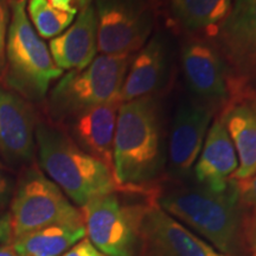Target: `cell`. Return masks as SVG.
<instances>
[{
    "mask_svg": "<svg viewBox=\"0 0 256 256\" xmlns=\"http://www.w3.org/2000/svg\"><path fill=\"white\" fill-rule=\"evenodd\" d=\"M0 168H2V162H0Z\"/></svg>",
    "mask_w": 256,
    "mask_h": 256,
    "instance_id": "obj_30",
    "label": "cell"
},
{
    "mask_svg": "<svg viewBox=\"0 0 256 256\" xmlns=\"http://www.w3.org/2000/svg\"><path fill=\"white\" fill-rule=\"evenodd\" d=\"M98 50L130 56L152 36L154 12L148 0H96Z\"/></svg>",
    "mask_w": 256,
    "mask_h": 256,
    "instance_id": "obj_8",
    "label": "cell"
},
{
    "mask_svg": "<svg viewBox=\"0 0 256 256\" xmlns=\"http://www.w3.org/2000/svg\"><path fill=\"white\" fill-rule=\"evenodd\" d=\"M28 17L34 30L43 38H55L72 24L78 10L64 11L54 6L49 0H28Z\"/></svg>",
    "mask_w": 256,
    "mask_h": 256,
    "instance_id": "obj_21",
    "label": "cell"
},
{
    "mask_svg": "<svg viewBox=\"0 0 256 256\" xmlns=\"http://www.w3.org/2000/svg\"><path fill=\"white\" fill-rule=\"evenodd\" d=\"M12 232L8 214H0V243L11 240Z\"/></svg>",
    "mask_w": 256,
    "mask_h": 256,
    "instance_id": "obj_26",
    "label": "cell"
},
{
    "mask_svg": "<svg viewBox=\"0 0 256 256\" xmlns=\"http://www.w3.org/2000/svg\"><path fill=\"white\" fill-rule=\"evenodd\" d=\"M156 203L168 215L203 236L222 254L232 256L238 252L244 210L234 179L220 192L198 183L172 184L168 188L158 186Z\"/></svg>",
    "mask_w": 256,
    "mask_h": 256,
    "instance_id": "obj_2",
    "label": "cell"
},
{
    "mask_svg": "<svg viewBox=\"0 0 256 256\" xmlns=\"http://www.w3.org/2000/svg\"><path fill=\"white\" fill-rule=\"evenodd\" d=\"M238 168V158L228 130L217 116L208 130L203 150L194 166L198 184L220 192L229 186Z\"/></svg>",
    "mask_w": 256,
    "mask_h": 256,
    "instance_id": "obj_18",
    "label": "cell"
},
{
    "mask_svg": "<svg viewBox=\"0 0 256 256\" xmlns=\"http://www.w3.org/2000/svg\"><path fill=\"white\" fill-rule=\"evenodd\" d=\"M34 140L44 172L78 206L96 197L122 190L110 168L80 148L60 128L37 124Z\"/></svg>",
    "mask_w": 256,
    "mask_h": 256,
    "instance_id": "obj_3",
    "label": "cell"
},
{
    "mask_svg": "<svg viewBox=\"0 0 256 256\" xmlns=\"http://www.w3.org/2000/svg\"><path fill=\"white\" fill-rule=\"evenodd\" d=\"M62 72L28 19L26 0H11L2 76L6 88L25 100L40 101L46 98L51 82L60 78Z\"/></svg>",
    "mask_w": 256,
    "mask_h": 256,
    "instance_id": "obj_4",
    "label": "cell"
},
{
    "mask_svg": "<svg viewBox=\"0 0 256 256\" xmlns=\"http://www.w3.org/2000/svg\"><path fill=\"white\" fill-rule=\"evenodd\" d=\"M10 20H11V2L0 0V80H2L5 72V50Z\"/></svg>",
    "mask_w": 256,
    "mask_h": 256,
    "instance_id": "obj_23",
    "label": "cell"
},
{
    "mask_svg": "<svg viewBox=\"0 0 256 256\" xmlns=\"http://www.w3.org/2000/svg\"><path fill=\"white\" fill-rule=\"evenodd\" d=\"M168 69L170 43L164 34L158 32L130 60L120 92L121 104L154 95L165 84Z\"/></svg>",
    "mask_w": 256,
    "mask_h": 256,
    "instance_id": "obj_15",
    "label": "cell"
},
{
    "mask_svg": "<svg viewBox=\"0 0 256 256\" xmlns=\"http://www.w3.org/2000/svg\"><path fill=\"white\" fill-rule=\"evenodd\" d=\"M50 54L57 68L76 72L90 64L98 52V17L95 6L81 8L78 18L63 34L50 40Z\"/></svg>",
    "mask_w": 256,
    "mask_h": 256,
    "instance_id": "obj_17",
    "label": "cell"
},
{
    "mask_svg": "<svg viewBox=\"0 0 256 256\" xmlns=\"http://www.w3.org/2000/svg\"><path fill=\"white\" fill-rule=\"evenodd\" d=\"M121 102L104 104L69 118L70 138L86 153L113 171L114 136Z\"/></svg>",
    "mask_w": 256,
    "mask_h": 256,
    "instance_id": "obj_16",
    "label": "cell"
},
{
    "mask_svg": "<svg viewBox=\"0 0 256 256\" xmlns=\"http://www.w3.org/2000/svg\"><path fill=\"white\" fill-rule=\"evenodd\" d=\"M11 240L52 226H84L81 209L70 203L64 192L40 170L28 168L11 202Z\"/></svg>",
    "mask_w": 256,
    "mask_h": 256,
    "instance_id": "obj_7",
    "label": "cell"
},
{
    "mask_svg": "<svg viewBox=\"0 0 256 256\" xmlns=\"http://www.w3.org/2000/svg\"><path fill=\"white\" fill-rule=\"evenodd\" d=\"M14 194V184L12 180L4 172L0 171V210L8 206Z\"/></svg>",
    "mask_w": 256,
    "mask_h": 256,
    "instance_id": "obj_25",
    "label": "cell"
},
{
    "mask_svg": "<svg viewBox=\"0 0 256 256\" xmlns=\"http://www.w3.org/2000/svg\"><path fill=\"white\" fill-rule=\"evenodd\" d=\"M84 226H52L14 240L18 256H60L84 238Z\"/></svg>",
    "mask_w": 256,
    "mask_h": 256,
    "instance_id": "obj_20",
    "label": "cell"
},
{
    "mask_svg": "<svg viewBox=\"0 0 256 256\" xmlns=\"http://www.w3.org/2000/svg\"><path fill=\"white\" fill-rule=\"evenodd\" d=\"M234 0H170L171 14L185 31L215 36L232 11Z\"/></svg>",
    "mask_w": 256,
    "mask_h": 256,
    "instance_id": "obj_19",
    "label": "cell"
},
{
    "mask_svg": "<svg viewBox=\"0 0 256 256\" xmlns=\"http://www.w3.org/2000/svg\"><path fill=\"white\" fill-rule=\"evenodd\" d=\"M156 190L142 202H128L121 190L89 200L81 208L86 234L89 241L102 254L134 256L142 247V226L147 209L156 200Z\"/></svg>",
    "mask_w": 256,
    "mask_h": 256,
    "instance_id": "obj_5",
    "label": "cell"
},
{
    "mask_svg": "<svg viewBox=\"0 0 256 256\" xmlns=\"http://www.w3.org/2000/svg\"><path fill=\"white\" fill-rule=\"evenodd\" d=\"M240 200L243 210L249 212V220H246V230L256 224V174L242 180H235Z\"/></svg>",
    "mask_w": 256,
    "mask_h": 256,
    "instance_id": "obj_22",
    "label": "cell"
},
{
    "mask_svg": "<svg viewBox=\"0 0 256 256\" xmlns=\"http://www.w3.org/2000/svg\"><path fill=\"white\" fill-rule=\"evenodd\" d=\"M214 37L230 75L250 84L256 80V0H234Z\"/></svg>",
    "mask_w": 256,
    "mask_h": 256,
    "instance_id": "obj_11",
    "label": "cell"
},
{
    "mask_svg": "<svg viewBox=\"0 0 256 256\" xmlns=\"http://www.w3.org/2000/svg\"><path fill=\"white\" fill-rule=\"evenodd\" d=\"M247 232L249 235V240H250L252 247V249H254L255 255H256V224L255 226H250L249 229H247Z\"/></svg>",
    "mask_w": 256,
    "mask_h": 256,
    "instance_id": "obj_28",
    "label": "cell"
},
{
    "mask_svg": "<svg viewBox=\"0 0 256 256\" xmlns=\"http://www.w3.org/2000/svg\"><path fill=\"white\" fill-rule=\"evenodd\" d=\"M235 146L238 168L232 179L242 180L256 174V90L230 75L229 96L218 113Z\"/></svg>",
    "mask_w": 256,
    "mask_h": 256,
    "instance_id": "obj_10",
    "label": "cell"
},
{
    "mask_svg": "<svg viewBox=\"0 0 256 256\" xmlns=\"http://www.w3.org/2000/svg\"><path fill=\"white\" fill-rule=\"evenodd\" d=\"M36 118L28 100L0 87V154L14 162L34 156Z\"/></svg>",
    "mask_w": 256,
    "mask_h": 256,
    "instance_id": "obj_14",
    "label": "cell"
},
{
    "mask_svg": "<svg viewBox=\"0 0 256 256\" xmlns=\"http://www.w3.org/2000/svg\"><path fill=\"white\" fill-rule=\"evenodd\" d=\"M0 256H18L16 252L14 246L8 244L4 247H0Z\"/></svg>",
    "mask_w": 256,
    "mask_h": 256,
    "instance_id": "obj_27",
    "label": "cell"
},
{
    "mask_svg": "<svg viewBox=\"0 0 256 256\" xmlns=\"http://www.w3.org/2000/svg\"><path fill=\"white\" fill-rule=\"evenodd\" d=\"M60 256H104V254L92 246L89 238H83Z\"/></svg>",
    "mask_w": 256,
    "mask_h": 256,
    "instance_id": "obj_24",
    "label": "cell"
},
{
    "mask_svg": "<svg viewBox=\"0 0 256 256\" xmlns=\"http://www.w3.org/2000/svg\"><path fill=\"white\" fill-rule=\"evenodd\" d=\"M76 2H78L80 8H86L87 5L92 4V0H76Z\"/></svg>",
    "mask_w": 256,
    "mask_h": 256,
    "instance_id": "obj_29",
    "label": "cell"
},
{
    "mask_svg": "<svg viewBox=\"0 0 256 256\" xmlns=\"http://www.w3.org/2000/svg\"><path fill=\"white\" fill-rule=\"evenodd\" d=\"M144 256H228L197 238L153 202L142 226Z\"/></svg>",
    "mask_w": 256,
    "mask_h": 256,
    "instance_id": "obj_13",
    "label": "cell"
},
{
    "mask_svg": "<svg viewBox=\"0 0 256 256\" xmlns=\"http://www.w3.org/2000/svg\"><path fill=\"white\" fill-rule=\"evenodd\" d=\"M130 56L100 55L87 68L69 72L50 94V108L56 116L69 119L83 110L120 101Z\"/></svg>",
    "mask_w": 256,
    "mask_h": 256,
    "instance_id": "obj_6",
    "label": "cell"
},
{
    "mask_svg": "<svg viewBox=\"0 0 256 256\" xmlns=\"http://www.w3.org/2000/svg\"><path fill=\"white\" fill-rule=\"evenodd\" d=\"M214 110L196 98H184L176 108L168 140V168L176 178H186L200 156Z\"/></svg>",
    "mask_w": 256,
    "mask_h": 256,
    "instance_id": "obj_12",
    "label": "cell"
},
{
    "mask_svg": "<svg viewBox=\"0 0 256 256\" xmlns=\"http://www.w3.org/2000/svg\"><path fill=\"white\" fill-rule=\"evenodd\" d=\"M255 256H256V255H255Z\"/></svg>",
    "mask_w": 256,
    "mask_h": 256,
    "instance_id": "obj_31",
    "label": "cell"
},
{
    "mask_svg": "<svg viewBox=\"0 0 256 256\" xmlns=\"http://www.w3.org/2000/svg\"><path fill=\"white\" fill-rule=\"evenodd\" d=\"M180 57L194 98L212 110H220L229 96L230 72L217 46L204 38L190 37L182 46Z\"/></svg>",
    "mask_w": 256,
    "mask_h": 256,
    "instance_id": "obj_9",
    "label": "cell"
},
{
    "mask_svg": "<svg viewBox=\"0 0 256 256\" xmlns=\"http://www.w3.org/2000/svg\"><path fill=\"white\" fill-rule=\"evenodd\" d=\"M162 107L154 95L122 102L118 112L113 174L120 188L153 184L165 162Z\"/></svg>",
    "mask_w": 256,
    "mask_h": 256,
    "instance_id": "obj_1",
    "label": "cell"
}]
</instances>
